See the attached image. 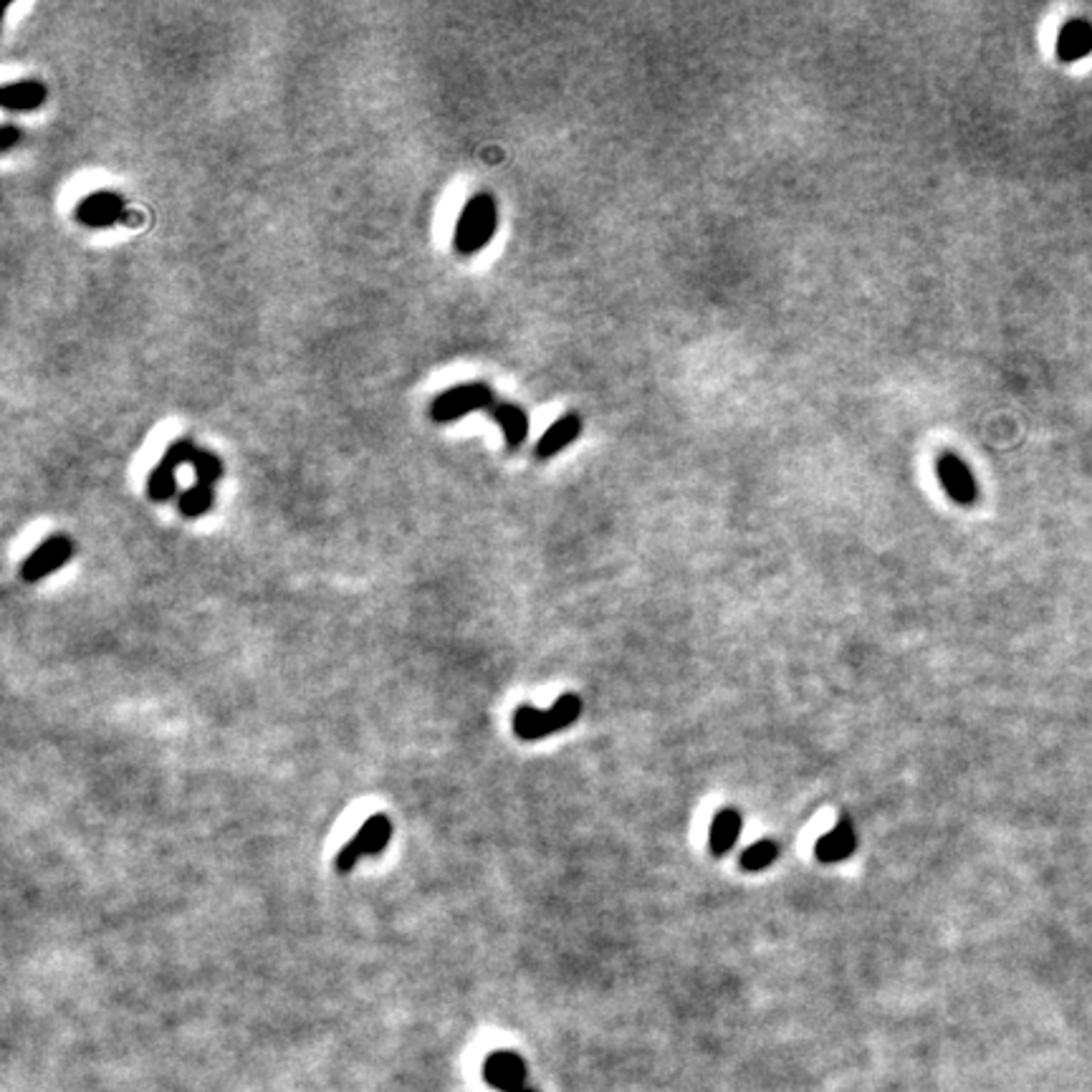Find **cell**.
<instances>
[{
	"label": "cell",
	"mask_w": 1092,
	"mask_h": 1092,
	"mask_svg": "<svg viewBox=\"0 0 1092 1092\" xmlns=\"http://www.w3.org/2000/svg\"><path fill=\"white\" fill-rule=\"evenodd\" d=\"M938 478H941L943 490L954 498L959 506H971L979 498V485L976 475L966 465V460L956 453H941L936 460Z\"/></svg>",
	"instance_id": "6"
},
{
	"label": "cell",
	"mask_w": 1092,
	"mask_h": 1092,
	"mask_svg": "<svg viewBox=\"0 0 1092 1092\" xmlns=\"http://www.w3.org/2000/svg\"><path fill=\"white\" fill-rule=\"evenodd\" d=\"M741 835V817L736 810H724L711 827V853L716 858L729 853Z\"/></svg>",
	"instance_id": "15"
},
{
	"label": "cell",
	"mask_w": 1092,
	"mask_h": 1092,
	"mask_svg": "<svg viewBox=\"0 0 1092 1092\" xmlns=\"http://www.w3.org/2000/svg\"><path fill=\"white\" fill-rule=\"evenodd\" d=\"M495 228H498V208L488 192H475L468 197L455 223L453 248L458 256H475L483 251L485 245L493 240Z\"/></svg>",
	"instance_id": "1"
},
{
	"label": "cell",
	"mask_w": 1092,
	"mask_h": 1092,
	"mask_svg": "<svg viewBox=\"0 0 1092 1092\" xmlns=\"http://www.w3.org/2000/svg\"><path fill=\"white\" fill-rule=\"evenodd\" d=\"M493 402L495 397L488 384L463 382L437 394L430 405V417L435 422H440V425H445V422L460 420V417L470 415V412L490 410Z\"/></svg>",
	"instance_id": "2"
},
{
	"label": "cell",
	"mask_w": 1092,
	"mask_h": 1092,
	"mask_svg": "<svg viewBox=\"0 0 1092 1092\" xmlns=\"http://www.w3.org/2000/svg\"><path fill=\"white\" fill-rule=\"evenodd\" d=\"M213 501H215L213 485L195 483L187 490H182V495L177 498V511H180L185 518H200L213 508Z\"/></svg>",
	"instance_id": "16"
},
{
	"label": "cell",
	"mask_w": 1092,
	"mask_h": 1092,
	"mask_svg": "<svg viewBox=\"0 0 1092 1092\" xmlns=\"http://www.w3.org/2000/svg\"><path fill=\"white\" fill-rule=\"evenodd\" d=\"M521 1092H538V1090H533V1087H523Z\"/></svg>",
	"instance_id": "21"
},
{
	"label": "cell",
	"mask_w": 1092,
	"mask_h": 1092,
	"mask_svg": "<svg viewBox=\"0 0 1092 1092\" xmlns=\"http://www.w3.org/2000/svg\"><path fill=\"white\" fill-rule=\"evenodd\" d=\"M195 442L190 437H180L165 450V455L160 458V463L152 468L150 478H147V498L155 503L170 501L172 495L177 493V468L182 463H190L192 455H195Z\"/></svg>",
	"instance_id": "4"
},
{
	"label": "cell",
	"mask_w": 1092,
	"mask_h": 1092,
	"mask_svg": "<svg viewBox=\"0 0 1092 1092\" xmlns=\"http://www.w3.org/2000/svg\"><path fill=\"white\" fill-rule=\"evenodd\" d=\"M483 1080L498 1092H521L526 1085V1062L511 1050H495L483 1060Z\"/></svg>",
	"instance_id": "7"
},
{
	"label": "cell",
	"mask_w": 1092,
	"mask_h": 1092,
	"mask_svg": "<svg viewBox=\"0 0 1092 1092\" xmlns=\"http://www.w3.org/2000/svg\"><path fill=\"white\" fill-rule=\"evenodd\" d=\"M557 726L552 719L550 711H541L536 706H518L516 714H513V734L521 741H538L543 736L555 734Z\"/></svg>",
	"instance_id": "14"
},
{
	"label": "cell",
	"mask_w": 1092,
	"mask_h": 1092,
	"mask_svg": "<svg viewBox=\"0 0 1092 1092\" xmlns=\"http://www.w3.org/2000/svg\"><path fill=\"white\" fill-rule=\"evenodd\" d=\"M582 427H585V422H582V417L577 415V412H567V415H562L560 420L550 427V430L538 437L536 458L550 460L555 458V455H560L562 450L570 448L572 442L582 435Z\"/></svg>",
	"instance_id": "10"
},
{
	"label": "cell",
	"mask_w": 1092,
	"mask_h": 1092,
	"mask_svg": "<svg viewBox=\"0 0 1092 1092\" xmlns=\"http://www.w3.org/2000/svg\"><path fill=\"white\" fill-rule=\"evenodd\" d=\"M490 417L495 420L498 430H501L503 440L511 450H516L528 435V415L516 405V402H493L490 407Z\"/></svg>",
	"instance_id": "12"
},
{
	"label": "cell",
	"mask_w": 1092,
	"mask_h": 1092,
	"mask_svg": "<svg viewBox=\"0 0 1092 1092\" xmlns=\"http://www.w3.org/2000/svg\"><path fill=\"white\" fill-rule=\"evenodd\" d=\"M1055 54L1062 64H1075L1092 54V23L1087 18H1070L1057 36Z\"/></svg>",
	"instance_id": "9"
},
{
	"label": "cell",
	"mask_w": 1092,
	"mask_h": 1092,
	"mask_svg": "<svg viewBox=\"0 0 1092 1092\" xmlns=\"http://www.w3.org/2000/svg\"><path fill=\"white\" fill-rule=\"evenodd\" d=\"M18 142H21V129H18L16 124H3V132H0V152H11Z\"/></svg>",
	"instance_id": "20"
},
{
	"label": "cell",
	"mask_w": 1092,
	"mask_h": 1092,
	"mask_svg": "<svg viewBox=\"0 0 1092 1092\" xmlns=\"http://www.w3.org/2000/svg\"><path fill=\"white\" fill-rule=\"evenodd\" d=\"M389 840H392V820L387 815H372L369 820H364V825L359 827L357 835L346 842L344 848L336 855L334 865L336 873L346 875L352 873L354 865L362 858H372L387 850Z\"/></svg>",
	"instance_id": "3"
},
{
	"label": "cell",
	"mask_w": 1092,
	"mask_h": 1092,
	"mask_svg": "<svg viewBox=\"0 0 1092 1092\" xmlns=\"http://www.w3.org/2000/svg\"><path fill=\"white\" fill-rule=\"evenodd\" d=\"M74 557V541L64 533H56V536H48L46 541H41L36 550L28 555V560L21 565V580L28 585H36V582L46 580L54 572H59L66 562Z\"/></svg>",
	"instance_id": "5"
},
{
	"label": "cell",
	"mask_w": 1092,
	"mask_h": 1092,
	"mask_svg": "<svg viewBox=\"0 0 1092 1092\" xmlns=\"http://www.w3.org/2000/svg\"><path fill=\"white\" fill-rule=\"evenodd\" d=\"M46 96L48 91L41 81L21 79L3 86V91H0V104H3L8 112H33V109L43 107Z\"/></svg>",
	"instance_id": "11"
},
{
	"label": "cell",
	"mask_w": 1092,
	"mask_h": 1092,
	"mask_svg": "<svg viewBox=\"0 0 1092 1092\" xmlns=\"http://www.w3.org/2000/svg\"><path fill=\"white\" fill-rule=\"evenodd\" d=\"M190 465L192 470H195V483L215 485L220 478H223V470H225L223 460H220L215 453H210V450H195Z\"/></svg>",
	"instance_id": "17"
},
{
	"label": "cell",
	"mask_w": 1092,
	"mask_h": 1092,
	"mask_svg": "<svg viewBox=\"0 0 1092 1092\" xmlns=\"http://www.w3.org/2000/svg\"><path fill=\"white\" fill-rule=\"evenodd\" d=\"M124 210H127V205L117 192L99 190L86 195L76 205V220L84 223L86 228H112L124 218Z\"/></svg>",
	"instance_id": "8"
},
{
	"label": "cell",
	"mask_w": 1092,
	"mask_h": 1092,
	"mask_svg": "<svg viewBox=\"0 0 1092 1092\" xmlns=\"http://www.w3.org/2000/svg\"><path fill=\"white\" fill-rule=\"evenodd\" d=\"M552 719H555V726L557 731L560 729H570L572 724H575L577 719H580L582 714V701L577 699V696H572V693H567V696H562V699H557V704L550 709Z\"/></svg>",
	"instance_id": "19"
},
{
	"label": "cell",
	"mask_w": 1092,
	"mask_h": 1092,
	"mask_svg": "<svg viewBox=\"0 0 1092 1092\" xmlns=\"http://www.w3.org/2000/svg\"><path fill=\"white\" fill-rule=\"evenodd\" d=\"M855 848H858V837H855L853 825L848 820H842L830 835L817 842V860L827 865L842 863L855 853Z\"/></svg>",
	"instance_id": "13"
},
{
	"label": "cell",
	"mask_w": 1092,
	"mask_h": 1092,
	"mask_svg": "<svg viewBox=\"0 0 1092 1092\" xmlns=\"http://www.w3.org/2000/svg\"><path fill=\"white\" fill-rule=\"evenodd\" d=\"M777 858H779V845H777V842L762 840V842H757V845H752L747 853L741 855V868L749 870V873H759V870L769 868V865H772Z\"/></svg>",
	"instance_id": "18"
}]
</instances>
